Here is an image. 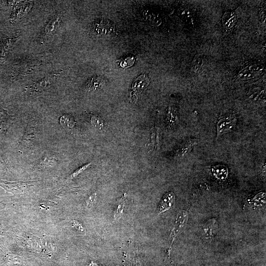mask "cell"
Segmentation results:
<instances>
[{
    "instance_id": "16",
    "label": "cell",
    "mask_w": 266,
    "mask_h": 266,
    "mask_svg": "<svg viewBox=\"0 0 266 266\" xmlns=\"http://www.w3.org/2000/svg\"><path fill=\"white\" fill-rule=\"evenodd\" d=\"M103 81L101 77H94L87 84L86 87L89 90H95L100 87H101Z\"/></svg>"
},
{
    "instance_id": "1",
    "label": "cell",
    "mask_w": 266,
    "mask_h": 266,
    "mask_svg": "<svg viewBox=\"0 0 266 266\" xmlns=\"http://www.w3.org/2000/svg\"><path fill=\"white\" fill-rule=\"evenodd\" d=\"M59 75L56 73L46 76L31 84L28 90L34 93L42 92L49 88Z\"/></svg>"
},
{
    "instance_id": "15",
    "label": "cell",
    "mask_w": 266,
    "mask_h": 266,
    "mask_svg": "<svg viewBox=\"0 0 266 266\" xmlns=\"http://www.w3.org/2000/svg\"><path fill=\"white\" fill-rule=\"evenodd\" d=\"M167 120L169 127L173 126L178 122L177 113L173 107H169L167 113Z\"/></svg>"
},
{
    "instance_id": "26",
    "label": "cell",
    "mask_w": 266,
    "mask_h": 266,
    "mask_svg": "<svg viewBox=\"0 0 266 266\" xmlns=\"http://www.w3.org/2000/svg\"><path fill=\"white\" fill-rule=\"evenodd\" d=\"M260 18L263 21L265 19L266 17V9L265 8H263L262 10L260 11Z\"/></svg>"
},
{
    "instance_id": "28",
    "label": "cell",
    "mask_w": 266,
    "mask_h": 266,
    "mask_svg": "<svg viewBox=\"0 0 266 266\" xmlns=\"http://www.w3.org/2000/svg\"><path fill=\"white\" fill-rule=\"evenodd\" d=\"M90 266H99L95 263H92Z\"/></svg>"
},
{
    "instance_id": "10",
    "label": "cell",
    "mask_w": 266,
    "mask_h": 266,
    "mask_svg": "<svg viewBox=\"0 0 266 266\" xmlns=\"http://www.w3.org/2000/svg\"><path fill=\"white\" fill-rule=\"evenodd\" d=\"M57 161V159L54 157L46 155L33 163V166L37 168H47L55 166Z\"/></svg>"
},
{
    "instance_id": "27",
    "label": "cell",
    "mask_w": 266,
    "mask_h": 266,
    "mask_svg": "<svg viewBox=\"0 0 266 266\" xmlns=\"http://www.w3.org/2000/svg\"><path fill=\"white\" fill-rule=\"evenodd\" d=\"M5 166V163L4 162L3 160L0 158V167H2L3 166Z\"/></svg>"
},
{
    "instance_id": "21",
    "label": "cell",
    "mask_w": 266,
    "mask_h": 266,
    "mask_svg": "<svg viewBox=\"0 0 266 266\" xmlns=\"http://www.w3.org/2000/svg\"><path fill=\"white\" fill-rule=\"evenodd\" d=\"M6 266H21L22 262L18 257L9 255L5 259Z\"/></svg>"
},
{
    "instance_id": "11",
    "label": "cell",
    "mask_w": 266,
    "mask_h": 266,
    "mask_svg": "<svg viewBox=\"0 0 266 266\" xmlns=\"http://www.w3.org/2000/svg\"><path fill=\"white\" fill-rule=\"evenodd\" d=\"M150 82L148 76L146 74H141L138 76L133 83L132 88L134 91L144 90Z\"/></svg>"
},
{
    "instance_id": "2",
    "label": "cell",
    "mask_w": 266,
    "mask_h": 266,
    "mask_svg": "<svg viewBox=\"0 0 266 266\" xmlns=\"http://www.w3.org/2000/svg\"><path fill=\"white\" fill-rule=\"evenodd\" d=\"M237 119L233 116H226L219 120L217 128V138L225 133L231 132L235 127Z\"/></svg>"
},
{
    "instance_id": "13",
    "label": "cell",
    "mask_w": 266,
    "mask_h": 266,
    "mask_svg": "<svg viewBox=\"0 0 266 266\" xmlns=\"http://www.w3.org/2000/svg\"><path fill=\"white\" fill-rule=\"evenodd\" d=\"M59 122L64 128L69 129L73 128L76 124L74 118L68 114H65L61 116Z\"/></svg>"
},
{
    "instance_id": "18",
    "label": "cell",
    "mask_w": 266,
    "mask_h": 266,
    "mask_svg": "<svg viewBox=\"0 0 266 266\" xmlns=\"http://www.w3.org/2000/svg\"><path fill=\"white\" fill-rule=\"evenodd\" d=\"M195 144L194 140H190L186 142L179 149L178 154L180 156H184L189 153L192 149Z\"/></svg>"
},
{
    "instance_id": "17",
    "label": "cell",
    "mask_w": 266,
    "mask_h": 266,
    "mask_svg": "<svg viewBox=\"0 0 266 266\" xmlns=\"http://www.w3.org/2000/svg\"><path fill=\"white\" fill-rule=\"evenodd\" d=\"M126 194H125L124 196L120 199L118 201V205L117 206V209L115 212L113 217L114 219H118L121 217V215L123 214V209L125 206V203L126 200Z\"/></svg>"
},
{
    "instance_id": "8",
    "label": "cell",
    "mask_w": 266,
    "mask_h": 266,
    "mask_svg": "<svg viewBox=\"0 0 266 266\" xmlns=\"http://www.w3.org/2000/svg\"><path fill=\"white\" fill-rule=\"evenodd\" d=\"M237 21V16L233 11L226 12L222 18V23L226 32H231Z\"/></svg>"
},
{
    "instance_id": "12",
    "label": "cell",
    "mask_w": 266,
    "mask_h": 266,
    "mask_svg": "<svg viewBox=\"0 0 266 266\" xmlns=\"http://www.w3.org/2000/svg\"><path fill=\"white\" fill-rule=\"evenodd\" d=\"M213 175L219 180L226 179L228 175V169L227 166L223 165H218L213 166L212 168Z\"/></svg>"
},
{
    "instance_id": "3",
    "label": "cell",
    "mask_w": 266,
    "mask_h": 266,
    "mask_svg": "<svg viewBox=\"0 0 266 266\" xmlns=\"http://www.w3.org/2000/svg\"><path fill=\"white\" fill-rule=\"evenodd\" d=\"M37 132L33 126L28 125L19 142V146L21 148H30L36 141Z\"/></svg>"
},
{
    "instance_id": "5",
    "label": "cell",
    "mask_w": 266,
    "mask_h": 266,
    "mask_svg": "<svg viewBox=\"0 0 266 266\" xmlns=\"http://www.w3.org/2000/svg\"><path fill=\"white\" fill-rule=\"evenodd\" d=\"M218 230V222L215 218H212L206 222L202 227V235L206 239L211 240Z\"/></svg>"
},
{
    "instance_id": "23",
    "label": "cell",
    "mask_w": 266,
    "mask_h": 266,
    "mask_svg": "<svg viewBox=\"0 0 266 266\" xmlns=\"http://www.w3.org/2000/svg\"><path fill=\"white\" fill-rule=\"evenodd\" d=\"M91 164H92L91 163H89L79 167L78 168L76 169L71 174V175H70L71 178H73L77 176L79 174L83 172L84 170L87 169L89 166H90L91 165Z\"/></svg>"
},
{
    "instance_id": "14",
    "label": "cell",
    "mask_w": 266,
    "mask_h": 266,
    "mask_svg": "<svg viewBox=\"0 0 266 266\" xmlns=\"http://www.w3.org/2000/svg\"><path fill=\"white\" fill-rule=\"evenodd\" d=\"M11 116L6 111L0 106V128L5 129L9 126Z\"/></svg>"
},
{
    "instance_id": "22",
    "label": "cell",
    "mask_w": 266,
    "mask_h": 266,
    "mask_svg": "<svg viewBox=\"0 0 266 266\" xmlns=\"http://www.w3.org/2000/svg\"><path fill=\"white\" fill-rule=\"evenodd\" d=\"M134 62V59L133 57H128L123 60L120 65L122 67H128L132 66Z\"/></svg>"
},
{
    "instance_id": "7",
    "label": "cell",
    "mask_w": 266,
    "mask_h": 266,
    "mask_svg": "<svg viewBox=\"0 0 266 266\" xmlns=\"http://www.w3.org/2000/svg\"><path fill=\"white\" fill-rule=\"evenodd\" d=\"M175 197L172 192H167L163 197L158 206L159 214L171 208L175 203Z\"/></svg>"
},
{
    "instance_id": "19",
    "label": "cell",
    "mask_w": 266,
    "mask_h": 266,
    "mask_svg": "<svg viewBox=\"0 0 266 266\" xmlns=\"http://www.w3.org/2000/svg\"><path fill=\"white\" fill-rule=\"evenodd\" d=\"M203 63L202 58L199 55L196 56L192 63V70L195 73L198 72L201 69Z\"/></svg>"
},
{
    "instance_id": "20",
    "label": "cell",
    "mask_w": 266,
    "mask_h": 266,
    "mask_svg": "<svg viewBox=\"0 0 266 266\" xmlns=\"http://www.w3.org/2000/svg\"><path fill=\"white\" fill-rule=\"evenodd\" d=\"M91 123L96 129H102L105 124L104 121L99 116L92 115L91 117Z\"/></svg>"
},
{
    "instance_id": "24",
    "label": "cell",
    "mask_w": 266,
    "mask_h": 266,
    "mask_svg": "<svg viewBox=\"0 0 266 266\" xmlns=\"http://www.w3.org/2000/svg\"><path fill=\"white\" fill-rule=\"evenodd\" d=\"M97 198V194L94 193L89 198L88 200L86 201L87 207L88 208H90L95 201L96 199Z\"/></svg>"
},
{
    "instance_id": "9",
    "label": "cell",
    "mask_w": 266,
    "mask_h": 266,
    "mask_svg": "<svg viewBox=\"0 0 266 266\" xmlns=\"http://www.w3.org/2000/svg\"><path fill=\"white\" fill-rule=\"evenodd\" d=\"M62 18L61 15L54 16L52 17L44 28L43 33L40 37V41L42 42L45 37L54 32L59 26Z\"/></svg>"
},
{
    "instance_id": "6",
    "label": "cell",
    "mask_w": 266,
    "mask_h": 266,
    "mask_svg": "<svg viewBox=\"0 0 266 266\" xmlns=\"http://www.w3.org/2000/svg\"><path fill=\"white\" fill-rule=\"evenodd\" d=\"M263 67L256 64L249 66L241 69L238 74L239 79H250L257 76L263 70Z\"/></svg>"
},
{
    "instance_id": "25",
    "label": "cell",
    "mask_w": 266,
    "mask_h": 266,
    "mask_svg": "<svg viewBox=\"0 0 266 266\" xmlns=\"http://www.w3.org/2000/svg\"><path fill=\"white\" fill-rule=\"evenodd\" d=\"M264 92V90L261 91L259 89L255 88V89L253 91V94H252L250 95V98L252 99L256 100L258 98H259L262 96V93Z\"/></svg>"
},
{
    "instance_id": "4",
    "label": "cell",
    "mask_w": 266,
    "mask_h": 266,
    "mask_svg": "<svg viewBox=\"0 0 266 266\" xmlns=\"http://www.w3.org/2000/svg\"><path fill=\"white\" fill-rule=\"evenodd\" d=\"M18 34L11 35L0 40V62H4L6 53L9 51L18 39Z\"/></svg>"
}]
</instances>
